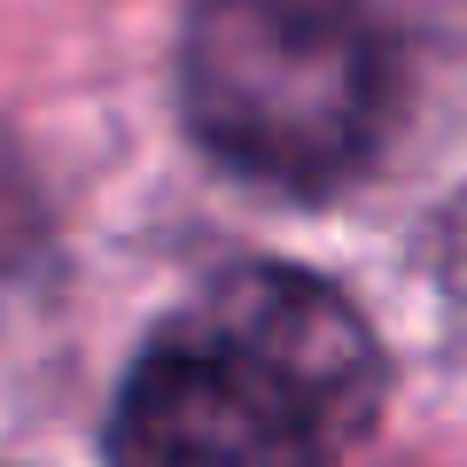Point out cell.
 Listing matches in <instances>:
<instances>
[{"mask_svg":"<svg viewBox=\"0 0 467 467\" xmlns=\"http://www.w3.org/2000/svg\"><path fill=\"white\" fill-rule=\"evenodd\" d=\"M382 358L335 288L218 273L125 374L109 467H335L374 429Z\"/></svg>","mask_w":467,"mask_h":467,"instance_id":"6da1fadb","label":"cell"},{"mask_svg":"<svg viewBox=\"0 0 467 467\" xmlns=\"http://www.w3.org/2000/svg\"><path fill=\"white\" fill-rule=\"evenodd\" d=\"M195 140L265 187H335L389 125V47L358 0H195L180 32Z\"/></svg>","mask_w":467,"mask_h":467,"instance_id":"7a4b0ae2","label":"cell"}]
</instances>
